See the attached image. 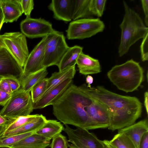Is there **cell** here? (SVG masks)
Returning a JSON list of instances; mask_svg holds the SVG:
<instances>
[{
	"label": "cell",
	"mask_w": 148,
	"mask_h": 148,
	"mask_svg": "<svg viewBox=\"0 0 148 148\" xmlns=\"http://www.w3.org/2000/svg\"><path fill=\"white\" fill-rule=\"evenodd\" d=\"M0 45L6 49L23 67L29 56L26 37L19 32H6L0 35Z\"/></svg>",
	"instance_id": "8992f818"
},
{
	"label": "cell",
	"mask_w": 148,
	"mask_h": 148,
	"mask_svg": "<svg viewBox=\"0 0 148 148\" xmlns=\"http://www.w3.org/2000/svg\"><path fill=\"white\" fill-rule=\"evenodd\" d=\"M143 73L139 63L131 59L113 67L107 76L118 89L127 93L137 89L143 81Z\"/></svg>",
	"instance_id": "277c9868"
},
{
	"label": "cell",
	"mask_w": 148,
	"mask_h": 148,
	"mask_svg": "<svg viewBox=\"0 0 148 148\" xmlns=\"http://www.w3.org/2000/svg\"><path fill=\"white\" fill-rule=\"evenodd\" d=\"M3 15L0 7V31L3 23Z\"/></svg>",
	"instance_id": "7bdbcfd3"
},
{
	"label": "cell",
	"mask_w": 148,
	"mask_h": 148,
	"mask_svg": "<svg viewBox=\"0 0 148 148\" xmlns=\"http://www.w3.org/2000/svg\"><path fill=\"white\" fill-rule=\"evenodd\" d=\"M0 76L12 77L21 84L23 79V67L5 48H0Z\"/></svg>",
	"instance_id": "7c38bea8"
},
{
	"label": "cell",
	"mask_w": 148,
	"mask_h": 148,
	"mask_svg": "<svg viewBox=\"0 0 148 148\" xmlns=\"http://www.w3.org/2000/svg\"><path fill=\"white\" fill-rule=\"evenodd\" d=\"M47 78H45L38 82L31 90V97L33 103L36 101L43 95L47 88Z\"/></svg>",
	"instance_id": "f1b7e54d"
},
{
	"label": "cell",
	"mask_w": 148,
	"mask_h": 148,
	"mask_svg": "<svg viewBox=\"0 0 148 148\" xmlns=\"http://www.w3.org/2000/svg\"><path fill=\"white\" fill-rule=\"evenodd\" d=\"M78 87L88 96L109 108L111 115L108 127L110 130H119L132 125L141 116L142 104L136 97L119 95L103 86L89 88L84 84Z\"/></svg>",
	"instance_id": "6da1fadb"
},
{
	"label": "cell",
	"mask_w": 148,
	"mask_h": 148,
	"mask_svg": "<svg viewBox=\"0 0 148 148\" xmlns=\"http://www.w3.org/2000/svg\"><path fill=\"white\" fill-rule=\"evenodd\" d=\"M139 148H148V132L143 136L140 141Z\"/></svg>",
	"instance_id": "74e56055"
},
{
	"label": "cell",
	"mask_w": 148,
	"mask_h": 148,
	"mask_svg": "<svg viewBox=\"0 0 148 148\" xmlns=\"http://www.w3.org/2000/svg\"><path fill=\"white\" fill-rule=\"evenodd\" d=\"M48 74L47 68H44L31 74L24 78L21 88L27 92H30L33 87L40 81L45 78Z\"/></svg>",
	"instance_id": "d4e9b609"
},
{
	"label": "cell",
	"mask_w": 148,
	"mask_h": 148,
	"mask_svg": "<svg viewBox=\"0 0 148 148\" xmlns=\"http://www.w3.org/2000/svg\"><path fill=\"white\" fill-rule=\"evenodd\" d=\"M47 120L45 116L42 114H39L32 120L17 128L8 132L1 137L22 133L36 132L43 125Z\"/></svg>",
	"instance_id": "603a6c76"
},
{
	"label": "cell",
	"mask_w": 148,
	"mask_h": 148,
	"mask_svg": "<svg viewBox=\"0 0 148 148\" xmlns=\"http://www.w3.org/2000/svg\"><path fill=\"white\" fill-rule=\"evenodd\" d=\"M0 148H9L8 147H0Z\"/></svg>",
	"instance_id": "f6af8a7d"
},
{
	"label": "cell",
	"mask_w": 148,
	"mask_h": 148,
	"mask_svg": "<svg viewBox=\"0 0 148 148\" xmlns=\"http://www.w3.org/2000/svg\"><path fill=\"white\" fill-rule=\"evenodd\" d=\"M23 13L26 17H30L31 12L34 8V2L33 0H20Z\"/></svg>",
	"instance_id": "1f68e13d"
},
{
	"label": "cell",
	"mask_w": 148,
	"mask_h": 148,
	"mask_svg": "<svg viewBox=\"0 0 148 148\" xmlns=\"http://www.w3.org/2000/svg\"><path fill=\"white\" fill-rule=\"evenodd\" d=\"M102 142L105 145L106 148H116L110 144L109 140H103Z\"/></svg>",
	"instance_id": "60d3db41"
},
{
	"label": "cell",
	"mask_w": 148,
	"mask_h": 148,
	"mask_svg": "<svg viewBox=\"0 0 148 148\" xmlns=\"http://www.w3.org/2000/svg\"><path fill=\"white\" fill-rule=\"evenodd\" d=\"M8 121V119L3 116L0 114V125L5 124Z\"/></svg>",
	"instance_id": "b9f144b4"
},
{
	"label": "cell",
	"mask_w": 148,
	"mask_h": 148,
	"mask_svg": "<svg viewBox=\"0 0 148 148\" xmlns=\"http://www.w3.org/2000/svg\"><path fill=\"white\" fill-rule=\"evenodd\" d=\"M20 27L21 33L30 38H42L57 32L51 23L41 18L26 17L21 22Z\"/></svg>",
	"instance_id": "30bf717a"
},
{
	"label": "cell",
	"mask_w": 148,
	"mask_h": 148,
	"mask_svg": "<svg viewBox=\"0 0 148 148\" xmlns=\"http://www.w3.org/2000/svg\"><path fill=\"white\" fill-rule=\"evenodd\" d=\"M86 110L99 128H108L110 125L111 113L109 108L104 104L93 99L92 103L86 108Z\"/></svg>",
	"instance_id": "4fadbf2b"
},
{
	"label": "cell",
	"mask_w": 148,
	"mask_h": 148,
	"mask_svg": "<svg viewBox=\"0 0 148 148\" xmlns=\"http://www.w3.org/2000/svg\"><path fill=\"white\" fill-rule=\"evenodd\" d=\"M39 115H29L27 116L8 119V121L5 124L4 130L1 136L8 132L17 128L32 120Z\"/></svg>",
	"instance_id": "484cf974"
},
{
	"label": "cell",
	"mask_w": 148,
	"mask_h": 148,
	"mask_svg": "<svg viewBox=\"0 0 148 148\" xmlns=\"http://www.w3.org/2000/svg\"><path fill=\"white\" fill-rule=\"evenodd\" d=\"M2 78H3V77H2L0 76V81H1V80Z\"/></svg>",
	"instance_id": "bcb514c9"
},
{
	"label": "cell",
	"mask_w": 148,
	"mask_h": 148,
	"mask_svg": "<svg viewBox=\"0 0 148 148\" xmlns=\"http://www.w3.org/2000/svg\"><path fill=\"white\" fill-rule=\"evenodd\" d=\"M109 141L116 148H136L130 139L123 133H118Z\"/></svg>",
	"instance_id": "4316f807"
},
{
	"label": "cell",
	"mask_w": 148,
	"mask_h": 148,
	"mask_svg": "<svg viewBox=\"0 0 148 148\" xmlns=\"http://www.w3.org/2000/svg\"><path fill=\"white\" fill-rule=\"evenodd\" d=\"M141 1L145 16V22L147 27L148 25V0H142Z\"/></svg>",
	"instance_id": "8d00e7d4"
},
{
	"label": "cell",
	"mask_w": 148,
	"mask_h": 148,
	"mask_svg": "<svg viewBox=\"0 0 148 148\" xmlns=\"http://www.w3.org/2000/svg\"><path fill=\"white\" fill-rule=\"evenodd\" d=\"M106 0H92L91 10L93 15L101 17L104 10Z\"/></svg>",
	"instance_id": "f546056e"
},
{
	"label": "cell",
	"mask_w": 148,
	"mask_h": 148,
	"mask_svg": "<svg viewBox=\"0 0 148 148\" xmlns=\"http://www.w3.org/2000/svg\"><path fill=\"white\" fill-rule=\"evenodd\" d=\"M69 47L62 32L57 31L53 34L46 46L42 64L43 68L57 66Z\"/></svg>",
	"instance_id": "ba28073f"
},
{
	"label": "cell",
	"mask_w": 148,
	"mask_h": 148,
	"mask_svg": "<svg viewBox=\"0 0 148 148\" xmlns=\"http://www.w3.org/2000/svg\"><path fill=\"white\" fill-rule=\"evenodd\" d=\"M68 144L66 137L60 134L52 139L49 147L51 148H68Z\"/></svg>",
	"instance_id": "4dcf8cb0"
},
{
	"label": "cell",
	"mask_w": 148,
	"mask_h": 148,
	"mask_svg": "<svg viewBox=\"0 0 148 148\" xmlns=\"http://www.w3.org/2000/svg\"><path fill=\"white\" fill-rule=\"evenodd\" d=\"M34 103L29 92L21 88L13 93L12 97L0 111V114L7 118H14L30 115L34 110Z\"/></svg>",
	"instance_id": "5b68a950"
},
{
	"label": "cell",
	"mask_w": 148,
	"mask_h": 148,
	"mask_svg": "<svg viewBox=\"0 0 148 148\" xmlns=\"http://www.w3.org/2000/svg\"><path fill=\"white\" fill-rule=\"evenodd\" d=\"M28 132L0 137V147H9L35 133Z\"/></svg>",
	"instance_id": "83f0119b"
},
{
	"label": "cell",
	"mask_w": 148,
	"mask_h": 148,
	"mask_svg": "<svg viewBox=\"0 0 148 148\" xmlns=\"http://www.w3.org/2000/svg\"><path fill=\"white\" fill-rule=\"evenodd\" d=\"M50 141L36 133L9 147V148H48Z\"/></svg>",
	"instance_id": "d6986e66"
},
{
	"label": "cell",
	"mask_w": 148,
	"mask_h": 148,
	"mask_svg": "<svg viewBox=\"0 0 148 148\" xmlns=\"http://www.w3.org/2000/svg\"><path fill=\"white\" fill-rule=\"evenodd\" d=\"M0 90L10 94L13 93L8 83L4 78L0 81Z\"/></svg>",
	"instance_id": "d590c367"
},
{
	"label": "cell",
	"mask_w": 148,
	"mask_h": 148,
	"mask_svg": "<svg viewBox=\"0 0 148 148\" xmlns=\"http://www.w3.org/2000/svg\"><path fill=\"white\" fill-rule=\"evenodd\" d=\"M1 47H1V46L0 45V48H1Z\"/></svg>",
	"instance_id": "7dc6e473"
},
{
	"label": "cell",
	"mask_w": 148,
	"mask_h": 148,
	"mask_svg": "<svg viewBox=\"0 0 148 148\" xmlns=\"http://www.w3.org/2000/svg\"><path fill=\"white\" fill-rule=\"evenodd\" d=\"M148 33L143 38V40L140 46L141 58L142 61H145L148 60Z\"/></svg>",
	"instance_id": "d6a6232c"
},
{
	"label": "cell",
	"mask_w": 148,
	"mask_h": 148,
	"mask_svg": "<svg viewBox=\"0 0 148 148\" xmlns=\"http://www.w3.org/2000/svg\"><path fill=\"white\" fill-rule=\"evenodd\" d=\"M5 79L8 83L13 93L21 88V84L17 79L12 77H7Z\"/></svg>",
	"instance_id": "836d02e7"
},
{
	"label": "cell",
	"mask_w": 148,
	"mask_h": 148,
	"mask_svg": "<svg viewBox=\"0 0 148 148\" xmlns=\"http://www.w3.org/2000/svg\"><path fill=\"white\" fill-rule=\"evenodd\" d=\"M64 130L71 143L68 144L69 148H106L102 141L88 130L78 127L74 129L65 125Z\"/></svg>",
	"instance_id": "9c48e42d"
},
{
	"label": "cell",
	"mask_w": 148,
	"mask_h": 148,
	"mask_svg": "<svg viewBox=\"0 0 148 148\" xmlns=\"http://www.w3.org/2000/svg\"><path fill=\"white\" fill-rule=\"evenodd\" d=\"M144 105L146 109V112L148 113V92H145L144 93Z\"/></svg>",
	"instance_id": "f35d334b"
},
{
	"label": "cell",
	"mask_w": 148,
	"mask_h": 148,
	"mask_svg": "<svg viewBox=\"0 0 148 148\" xmlns=\"http://www.w3.org/2000/svg\"><path fill=\"white\" fill-rule=\"evenodd\" d=\"M75 73V66L62 71L55 72L52 74L51 76L48 79L46 89L43 95L65 80L67 79H73Z\"/></svg>",
	"instance_id": "ffe728a7"
},
{
	"label": "cell",
	"mask_w": 148,
	"mask_h": 148,
	"mask_svg": "<svg viewBox=\"0 0 148 148\" xmlns=\"http://www.w3.org/2000/svg\"><path fill=\"white\" fill-rule=\"evenodd\" d=\"M148 132V120L145 119L118 130V133L125 135L132 141L136 148H139L143 136Z\"/></svg>",
	"instance_id": "2e32d148"
},
{
	"label": "cell",
	"mask_w": 148,
	"mask_h": 148,
	"mask_svg": "<svg viewBox=\"0 0 148 148\" xmlns=\"http://www.w3.org/2000/svg\"><path fill=\"white\" fill-rule=\"evenodd\" d=\"M83 47L78 45L69 47L58 65L59 71L75 66L79 54L82 52Z\"/></svg>",
	"instance_id": "cb8c5ba5"
},
{
	"label": "cell",
	"mask_w": 148,
	"mask_h": 148,
	"mask_svg": "<svg viewBox=\"0 0 148 148\" xmlns=\"http://www.w3.org/2000/svg\"><path fill=\"white\" fill-rule=\"evenodd\" d=\"M64 127L60 122L54 120H47L43 125L36 133L50 141L64 130Z\"/></svg>",
	"instance_id": "44dd1931"
},
{
	"label": "cell",
	"mask_w": 148,
	"mask_h": 148,
	"mask_svg": "<svg viewBox=\"0 0 148 148\" xmlns=\"http://www.w3.org/2000/svg\"><path fill=\"white\" fill-rule=\"evenodd\" d=\"M92 0H73L72 20L89 18L93 15L91 6Z\"/></svg>",
	"instance_id": "7402d4cb"
},
{
	"label": "cell",
	"mask_w": 148,
	"mask_h": 148,
	"mask_svg": "<svg viewBox=\"0 0 148 148\" xmlns=\"http://www.w3.org/2000/svg\"><path fill=\"white\" fill-rule=\"evenodd\" d=\"M73 0H52L48 6L54 18L68 22L72 20Z\"/></svg>",
	"instance_id": "9a60e30c"
},
{
	"label": "cell",
	"mask_w": 148,
	"mask_h": 148,
	"mask_svg": "<svg viewBox=\"0 0 148 148\" xmlns=\"http://www.w3.org/2000/svg\"><path fill=\"white\" fill-rule=\"evenodd\" d=\"M12 94L0 90V105L4 106L11 98Z\"/></svg>",
	"instance_id": "e575fe53"
},
{
	"label": "cell",
	"mask_w": 148,
	"mask_h": 148,
	"mask_svg": "<svg viewBox=\"0 0 148 148\" xmlns=\"http://www.w3.org/2000/svg\"><path fill=\"white\" fill-rule=\"evenodd\" d=\"M0 7L4 23L16 21L23 13L20 0H0Z\"/></svg>",
	"instance_id": "e0dca14e"
},
{
	"label": "cell",
	"mask_w": 148,
	"mask_h": 148,
	"mask_svg": "<svg viewBox=\"0 0 148 148\" xmlns=\"http://www.w3.org/2000/svg\"><path fill=\"white\" fill-rule=\"evenodd\" d=\"M104 24L98 18H84L71 22L66 30L69 40L83 39L102 32Z\"/></svg>",
	"instance_id": "52a82bcc"
},
{
	"label": "cell",
	"mask_w": 148,
	"mask_h": 148,
	"mask_svg": "<svg viewBox=\"0 0 148 148\" xmlns=\"http://www.w3.org/2000/svg\"><path fill=\"white\" fill-rule=\"evenodd\" d=\"M93 78L92 76L89 75H87L86 78V82L87 84V87L90 88L91 87V84L93 83Z\"/></svg>",
	"instance_id": "ab89813d"
},
{
	"label": "cell",
	"mask_w": 148,
	"mask_h": 148,
	"mask_svg": "<svg viewBox=\"0 0 148 148\" xmlns=\"http://www.w3.org/2000/svg\"><path fill=\"white\" fill-rule=\"evenodd\" d=\"M53 34L42 38L29 53L23 67V79L30 75L44 68L42 64L45 51L46 44Z\"/></svg>",
	"instance_id": "8fae6325"
},
{
	"label": "cell",
	"mask_w": 148,
	"mask_h": 148,
	"mask_svg": "<svg viewBox=\"0 0 148 148\" xmlns=\"http://www.w3.org/2000/svg\"><path fill=\"white\" fill-rule=\"evenodd\" d=\"M79 73L84 75L99 73L101 67L99 60L82 52L79 55L76 64Z\"/></svg>",
	"instance_id": "ac0fdd59"
},
{
	"label": "cell",
	"mask_w": 148,
	"mask_h": 148,
	"mask_svg": "<svg viewBox=\"0 0 148 148\" xmlns=\"http://www.w3.org/2000/svg\"><path fill=\"white\" fill-rule=\"evenodd\" d=\"M93 100L73 84L53 105V114L65 125L87 130L98 129L86 110Z\"/></svg>",
	"instance_id": "7a4b0ae2"
},
{
	"label": "cell",
	"mask_w": 148,
	"mask_h": 148,
	"mask_svg": "<svg viewBox=\"0 0 148 148\" xmlns=\"http://www.w3.org/2000/svg\"><path fill=\"white\" fill-rule=\"evenodd\" d=\"M125 14L120 25L121 37L118 48L120 57L128 51L130 47L136 42L142 38L148 33V28L139 15L123 1Z\"/></svg>",
	"instance_id": "3957f363"
},
{
	"label": "cell",
	"mask_w": 148,
	"mask_h": 148,
	"mask_svg": "<svg viewBox=\"0 0 148 148\" xmlns=\"http://www.w3.org/2000/svg\"><path fill=\"white\" fill-rule=\"evenodd\" d=\"M73 84V79H67L53 88L34 103V109H42L53 105Z\"/></svg>",
	"instance_id": "5bb4252c"
},
{
	"label": "cell",
	"mask_w": 148,
	"mask_h": 148,
	"mask_svg": "<svg viewBox=\"0 0 148 148\" xmlns=\"http://www.w3.org/2000/svg\"><path fill=\"white\" fill-rule=\"evenodd\" d=\"M5 124L0 125V137L1 136L2 133L3 132L5 127Z\"/></svg>",
	"instance_id": "ee69618b"
}]
</instances>
